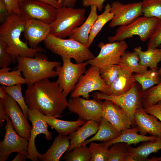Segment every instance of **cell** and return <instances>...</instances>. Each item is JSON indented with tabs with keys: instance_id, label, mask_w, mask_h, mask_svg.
Instances as JSON below:
<instances>
[{
	"instance_id": "cell-1",
	"label": "cell",
	"mask_w": 161,
	"mask_h": 161,
	"mask_svg": "<svg viewBox=\"0 0 161 161\" xmlns=\"http://www.w3.org/2000/svg\"><path fill=\"white\" fill-rule=\"evenodd\" d=\"M24 98L29 109L37 110L50 117H59L69 105L57 82L49 78L28 86Z\"/></svg>"
},
{
	"instance_id": "cell-2",
	"label": "cell",
	"mask_w": 161,
	"mask_h": 161,
	"mask_svg": "<svg viewBox=\"0 0 161 161\" xmlns=\"http://www.w3.org/2000/svg\"><path fill=\"white\" fill-rule=\"evenodd\" d=\"M25 19L21 15L11 13L0 26V40L4 44L7 51L12 56L13 63H17V57L34 58L39 52L45 51L40 47L32 48L20 38L24 32Z\"/></svg>"
},
{
	"instance_id": "cell-3",
	"label": "cell",
	"mask_w": 161,
	"mask_h": 161,
	"mask_svg": "<svg viewBox=\"0 0 161 161\" xmlns=\"http://www.w3.org/2000/svg\"><path fill=\"white\" fill-rule=\"evenodd\" d=\"M17 63V66L13 69L20 70L28 86L42 79L57 76L54 69L61 64L58 61H48L47 56L41 52H38L33 58L19 56Z\"/></svg>"
},
{
	"instance_id": "cell-4",
	"label": "cell",
	"mask_w": 161,
	"mask_h": 161,
	"mask_svg": "<svg viewBox=\"0 0 161 161\" xmlns=\"http://www.w3.org/2000/svg\"><path fill=\"white\" fill-rule=\"evenodd\" d=\"M46 48L61 58H73L76 63H82L95 57L89 47L78 41L56 37L51 33L44 41Z\"/></svg>"
},
{
	"instance_id": "cell-5",
	"label": "cell",
	"mask_w": 161,
	"mask_h": 161,
	"mask_svg": "<svg viewBox=\"0 0 161 161\" xmlns=\"http://www.w3.org/2000/svg\"><path fill=\"white\" fill-rule=\"evenodd\" d=\"M86 12L83 8L75 9L62 6L57 9L55 19L51 24V33L62 38L69 37L74 28L84 22Z\"/></svg>"
},
{
	"instance_id": "cell-6",
	"label": "cell",
	"mask_w": 161,
	"mask_h": 161,
	"mask_svg": "<svg viewBox=\"0 0 161 161\" xmlns=\"http://www.w3.org/2000/svg\"><path fill=\"white\" fill-rule=\"evenodd\" d=\"M160 20L156 17L140 16L128 24L120 26L114 35L109 36L108 40L109 42L123 41L137 35L141 41L145 42L151 37Z\"/></svg>"
},
{
	"instance_id": "cell-7",
	"label": "cell",
	"mask_w": 161,
	"mask_h": 161,
	"mask_svg": "<svg viewBox=\"0 0 161 161\" xmlns=\"http://www.w3.org/2000/svg\"><path fill=\"white\" fill-rule=\"evenodd\" d=\"M63 64L56 68L58 78L56 82L66 97L72 92L80 76L86 71L87 61L74 63L71 59L61 58Z\"/></svg>"
},
{
	"instance_id": "cell-8",
	"label": "cell",
	"mask_w": 161,
	"mask_h": 161,
	"mask_svg": "<svg viewBox=\"0 0 161 161\" xmlns=\"http://www.w3.org/2000/svg\"><path fill=\"white\" fill-rule=\"evenodd\" d=\"M100 52L93 59L87 61L89 64L99 69L114 65H120L122 56L128 46L125 40L105 44L100 42L98 45Z\"/></svg>"
},
{
	"instance_id": "cell-9",
	"label": "cell",
	"mask_w": 161,
	"mask_h": 161,
	"mask_svg": "<svg viewBox=\"0 0 161 161\" xmlns=\"http://www.w3.org/2000/svg\"><path fill=\"white\" fill-rule=\"evenodd\" d=\"M84 74L79 78L73 91L70 97H80L89 99V93L98 90L104 93L109 87L101 78L100 69L91 66L86 70Z\"/></svg>"
},
{
	"instance_id": "cell-10",
	"label": "cell",
	"mask_w": 161,
	"mask_h": 161,
	"mask_svg": "<svg viewBox=\"0 0 161 161\" xmlns=\"http://www.w3.org/2000/svg\"><path fill=\"white\" fill-rule=\"evenodd\" d=\"M142 90L140 91L136 83L129 91L119 95L112 96L97 92L92 95L93 98L98 100H110L119 106L129 115L132 127L135 126L134 117L136 110L143 107L141 100Z\"/></svg>"
},
{
	"instance_id": "cell-11",
	"label": "cell",
	"mask_w": 161,
	"mask_h": 161,
	"mask_svg": "<svg viewBox=\"0 0 161 161\" xmlns=\"http://www.w3.org/2000/svg\"><path fill=\"white\" fill-rule=\"evenodd\" d=\"M6 120V124L4 127L5 134L3 140L0 142V161L7 160L12 153L16 152L28 154L29 140L17 134L7 115Z\"/></svg>"
},
{
	"instance_id": "cell-12",
	"label": "cell",
	"mask_w": 161,
	"mask_h": 161,
	"mask_svg": "<svg viewBox=\"0 0 161 161\" xmlns=\"http://www.w3.org/2000/svg\"><path fill=\"white\" fill-rule=\"evenodd\" d=\"M68 102L67 108L70 112L76 113L78 118L84 121L93 120L99 122L102 118L103 102L101 100L77 97H70Z\"/></svg>"
},
{
	"instance_id": "cell-13",
	"label": "cell",
	"mask_w": 161,
	"mask_h": 161,
	"mask_svg": "<svg viewBox=\"0 0 161 161\" xmlns=\"http://www.w3.org/2000/svg\"><path fill=\"white\" fill-rule=\"evenodd\" d=\"M45 116V115L37 110L28 109V118L32 123V127L29 140L28 152L29 159L32 161H38V156L40 154L36 148L35 143L37 135L44 134L45 135L46 140H50L52 139V134L48 129V125Z\"/></svg>"
},
{
	"instance_id": "cell-14",
	"label": "cell",
	"mask_w": 161,
	"mask_h": 161,
	"mask_svg": "<svg viewBox=\"0 0 161 161\" xmlns=\"http://www.w3.org/2000/svg\"><path fill=\"white\" fill-rule=\"evenodd\" d=\"M19 5L21 15L24 19H35L49 24L55 19L57 8L47 3L24 0Z\"/></svg>"
},
{
	"instance_id": "cell-15",
	"label": "cell",
	"mask_w": 161,
	"mask_h": 161,
	"mask_svg": "<svg viewBox=\"0 0 161 161\" xmlns=\"http://www.w3.org/2000/svg\"><path fill=\"white\" fill-rule=\"evenodd\" d=\"M110 5V11L114 14L109 24L111 28L128 24L143 15L141 1L124 4L115 1Z\"/></svg>"
},
{
	"instance_id": "cell-16",
	"label": "cell",
	"mask_w": 161,
	"mask_h": 161,
	"mask_svg": "<svg viewBox=\"0 0 161 161\" xmlns=\"http://www.w3.org/2000/svg\"><path fill=\"white\" fill-rule=\"evenodd\" d=\"M4 109L10 117L13 128L20 136L29 140L32 128L29 123L20 106L9 95L3 100Z\"/></svg>"
},
{
	"instance_id": "cell-17",
	"label": "cell",
	"mask_w": 161,
	"mask_h": 161,
	"mask_svg": "<svg viewBox=\"0 0 161 161\" xmlns=\"http://www.w3.org/2000/svg\"><path fill=\"white\" fill-rule=\"evenodd\" d=\"M102 103V118L109 122L119 133L132 127L129 114L112 101L105 100Z\"/></svg>"
},
{
	"instance_id": "cell-18",
	"label": "cell",
	"mask_w": 161,
	"mask_h": 161,
	"mask_svg": "<svg viewBox=\"0 0 161 161\" xmlns=\"http://www.w3.org/2000/svg\"><path fill=\"white\" fill-rule=\"evenodd\" d=\"M51 25L33 18L25 19L24 38L30 47L34 48L45 41L51 34Z\"/></svg>"
},
{
	"instance_id": "cell-19",
	"label": "cell",
	"mask_w": 161,
	"mask_h": 161,
	"mask_svg": "<svg viewBox=\"0 0 161 161\" xmlns=\"http://www.w3.org/2000/svg\"><path fill=\"white\" fill-rule=\"evenodd\" d=\"M134 120L140 134L145 135L148 133L161 138V122L156 117L147 113L143 107L136 110Z\"/></svg>"
},
{
	"instance_id": "cell-20",
	"label": "cell",
	"mask_w": 161,
	"mask_h": 161,
	"mask_svg": "<svg viewBox=\"0 0 161 161\" xmlns=\"http://www.w3.org/2000/svg\"><path fill=\"white\" fill-rule=\"evenodd\" d=\"M120 65L121 68L120 73L104 94L109 95H120L129 91L136 83L133 72L125 65L121 64Z\"/></svg>"
},
{
	"instance_id": "cell-21",
	"label": "cell",
	"mask_w": 161,
	"mask_h": 161,
	"mask_svg": "<svg viewBox=\"0 0 161 161\" xmlns=\"http://www.w3.org/2000/svg\"><path fill=\"white\" fill-rule=\"evenodd\" d=\"M90 7L88 17L81 25L74 28L68 37L69 38L76 40L87 47L90 33L98 16L96 6L93 5Z\"/></svg>"
},
{
	"instance_id": "cell-22",
	"label": "cell",
	"mask_w": 161,
	"mask_h": 161,
	"mask_svg": "<svg viewBox=\"0 0 161 161\" xmlns=\"http://www.w3.org/2000/svg\"><path fill=\"white\" fill-rule=\"evenodd\" d=\"M99 124V122L95 121H86L82 127L69 135L70 143L67 152L81 145L87 138L95 134L98 130Z\"/></svg>"
},
{
	"instance_id": "cell-23",
	"label": "cell",
	"mask_w": 161,
	"mask_h": 161,
	"mask_svg": "<svg viewBox=\"0 0 161 161\" xmlns=\"http://www.w3.org/2000/svg\"><path fill=\"white\" fill-rule=\"evenodd\" d=\"M69 136L59 134L52 144L44 154H40L39 160L42 161H59L63 154L66 151L70 143Z\"/></svg>"
},
{
	"instance_id": "cell-24",
	"label": "cell",
	"mask_w": 161,
	"mask_h": 161,
	"mask_svg": "<svg viewBox=\"0 0 161 161\" xmlns=\"http://www.w3.org/2000/svg\"><path fill=\"white\" fill-rule=\"evenodd\" d=\"M139 129L138 126L127 129L122 131L120 135L115 139L107 142V144L110 146L117 142H123L131 145H136L141 142H145L157 139L160 137H157L146 136L139 134Z\"/></svg>"
},
{
	"instance_id": "cell-25",
	"label": "cell",
	"mask_w": 161,
	"mask_h": 161,
	"mask_svg": "<svg viewBox=\"0 0 161 161\" xmlns=\"http://www.w3.org/2000/svg\"><path fill=\"white\" fill-rule=\"evenodd\" d=\"M161 149V138L147 141L136 148L130 145L129 147V154L134 158L136 161H147V157L149 155Z\"/></svg>"
},
{
	"instance_id": "cell-26",
	"label": "cell",
	"mask_w": 161,
	"mask_h": 161,
	"mask_svg": "<svg viewBox=\"0 0 161 161\" xmlns=\"http://www.w3.org/2000/svg\"><path fill=\"white\" fill-rule=\"evenodd\" d=\"M45 117L48 125L54 128L59 134L66 136L69 135L76 131L85 123L84 120L79 118L75 121H68L45 115Z\"/></svg>"
},
{
	"instance_id": "cell-27",
	"label": "cell",
	"mask_w": 161,
	"mask_h": 161,
	"mask_svg": "<svg viewBox=\"0 0 161 161\" xmlns=\"http://www.w3.org/2000/svg\"><path fill=\"white\" fill-rule=\"evenodd\" d=\"M98 130L95 136L86 140L82 145H87L90 142L94 141L105 142L113 140L120 134L107 121L102 118L99 122Z\"/></svg>"
},
{
	"instance_id": "cell-28",
	"label": "cell",
	"mask_w": 161,
	"mask_h": 161,
	"mask_svg": "<svg viewBox=\"0 0 161 161\" xmlns=\"http://www.w3.org/2000/svg\"><path fill=\"white\" fill-rule=\"evenodd\" d=\"M140 58L139 64L150 69H158V64L161 61V48H156L148 49L145 51L142 50L140 46L134 49Z\"/></svg>"
},
{
	"instance_id": "cell-29",
	"label": "cell",
	"mask_w": 161,
	"mask_h": 161,
	"mask_svg": "<svg viewBox=\"0 0 161 161\" xmlns=\"http://www.w3.org/2000/svg\"><path fill=\"white\" fill-rule=\"evenodd\" d=\"M110 10V4L107 3L105 6L103 12L98 16L90 33L87 45L88 47L91 45L95 37L105 25L112 19L114 14L111 12Z\"/></svg>"
},
{
	"instance_id": "cell-30",
	"label": "cell",
	"mask_w": 161,
	"mask_h": 161,
	"mask_svg": "<svg viewBox=\"0 0 161 161\" xmlns=\"http://www.w3.org/2000/svg\"><path fill=\"white\" fill-rule=\"evenodd\" d=\"M11 68L5 67L0 70V83L3 86H11L17 84H26V81L19 69L10 72Z\"/></svg>"
},
{
	"instance_id": "cell-31",
	"label": "cell",
	"mask_w": 161,
	"mask_h": 161,
	"mask_svg": "<svg viewBox=\"0 0 161 161\" xmlns=\"http://www.w3.org/2000/svg\"><path fill=\"white\" fill-rule=\"evenodd\" d=\"M134 77L136 81L141 86L142 91H144L161 82L158 69H150L143 73H136Z\"/></svg>"
},
{
	"instance_id": "cell-32",
	"label": "cell",
	"mask_w": 161,
	"mask_h": 161,
	"mask_svg": "<svg viewBox=\"0 0 161 161\" xmlns=\"http://www.w3.org/2000/svg\"><path fill=\"white\" fill-rule=\"evenodd\" d=\"M139 61V57L135 51H126L121 57L120 64L128 67L133 72L143 73L148 70L147 68L140 65Z\"/></svg>"
},
{
	"instance_id": "cell-33",
	"label": "cell",
	"mask_w": 161,
	"mask_h": 161,
	"mask_svg": "<svg viewBox=\"0 0 161 161\" xmlns=\"http://www.w3.org/2000/svg\"><path fill=\"white\" fill-rule=\"evenodd\" d=\"M130 145L123 142H117L111 145L109 148L107 161H124L126 155L129 154Z\"/></svg>"
},
{
	"instance_id": "cell-34",
	"label": "cell",
	"mask_w": 161,
	"mask_h": 161,
	"mask_svg": "<svg viewBox=\"0 0 161 161\" xmlns=\"http://www.w3.org/2000/svg\"><path fill=\"white\" fill-rule=\"evenodd\" d=\"M141 93L142 106L143 108L155 104L161 100V82Z\"/></svg>"
},
{
	"instance_id": "cell-35",
	"label": "cell",
	"mask_w": 161,
	"mask_h": 161,
	"mask_svg": "<svg viewBox=\"0 0 161 161\" xmlns=\"http://www.w3.org/2000/svg\"><path fill=\"white\" fill-rule=\"evenodd\" d=\"M19 84L11 86H3L7 94L11 96L18 103L26 117L28 118V107L21 92V85Z\"/></svg>"
},
{
	"instance_id": "cell-36",
	"label": "cell",
	"mask_w": 161,
	"mask_h": 161,
	"mask_svg": "<svg viewBox=\"0 0 161 161\" xmlns=\"http://www.w3.org/2000/svg\"><path fill=\"white\" fill-rule=\"evenodd\" d=\"M89 143V148L91 156L90 161H107L109 145L106 142L97 143L93 141Z\"/></svg>"
},
{
	"instance_id": "cell-37",
	"label": "cell",
	"mask_w": 161,
	"mask_h": 161,
	"mask_svg": "<svg viewBox=\"0 0 161 161\" xmlns=\"http://www.w3.org/2000/svg\"><path fill=\"white\" fill-rule=\"evenodd\" d=\"M91 157L89 147L86 145H81L66 152L63 159L66 161H89Z\"/></svg>"
},
{
	"instance_id": "cell-38",
	"label": "cell",
	"mask_w": 161,
	"mask_h": 161,
	"mask_svg": "<svg viewBox=\"0 0 161 161\" xmlns=\"http://www.w3.org/2000/svg\"><path fill=\"white\" fill-rule=\"evenodd\" d=\"M141 1L144 16L161 19V0H142Z\"/></svg>"
},
{
	"instance_id": "cell-39",
	"label": "cell",
	"mask_w": 161,
	"mask_h": 161,
	"mask_svg": "<svg viewBox=\"0 0 161 161\" xmlns=\"http://www.w3.org/2000/svg\"><path fill=\"white\" fill-rule=\"evenodd\" d=\"M121 70L120 65L109 66L100 69L101 77L109 87L117 78Z\"/></svg>"
},
{
	"instance_id": "cell-40",
	"label": "cell",
	"mask_w": 161,
	"mask_h": 161,
	"mask_svg": "<svg viewBox=\"0 0 161 161\" xmlns=\"http://www.w3.org/2000/svg\"><path fill=\"white\" fill-rule=\"evenodd\" d=\"M161 45V19L147 44L148 49H154Z\"/></svg>"
},
{
	"instance_id": "cell-41",
	"label": "cell",
	"mask_w": 161,
	"mask_h": 161,
	"mask_svg": "<svg viewBox=\"0 0 161 161\" xmlns=\"http://www.w3.org/2000/svg\"><path fill=\"white\" fill-rule=\"evenodd\" d=\"M13 62V58L7 51L4 43L0 40V68L9 67L11 63Z\"/></svg>"
},
{
	"instance_id": "cell-42",
	"label": "cell",
	"mask_w": 161,
	"mask_h": 161,
	"mask_svg": "<svg viewBox=\"0 0 161 161\" xmlns=\"http://www.w3.org/2000/svg\"><path fill=\"white\" fill-rule=\"evenodd\" d=\"M143 108L147 113L154 115L161 122V100L156 104L146 106Z\"/></svg>"
},
{
	"instance_id": "cell-43",
	"label": "cell",
	"mask_w": 161,
	"mask_h": 161,
	"mask_svg": "<svg viewBox=\"0 0 161 161\" xmlns=\"http://www.w3.org/2000/svg\"><path fill=\"white\" fill-rule=\"evenodd\" d=\"M10 15L11 13L21 15L19 0H4Z\"/></svg>"
},
{
	"instance_id": "cell-44",
	"label": "cell",
	"mask_w": 161,
	"mask_h": 161,
	"mask_svg": "<svg viewBox=\"0 0 161 161\" xmlns=\"http://www.w3.org/2000/svg\"><path fill=\"white\" fill-rule=\"evenodd\" d=\"M106 0H82V5L85 7L95 5L97 10L101 12L104 7L103 4Z\"/></svg>"
},
{
	"instance_id": "cell-45",
	"label": "cell",
	"mask_w": 161,
	"mask_h": 161,
	"mask_svg": "<svg viewBox=\"0 0 161 161\" xmlns=\"http://www.w3.org/2000/svg\"><path fill=\"white\" fill-rule=\"evenodd\" d=\"M10 15L4 0H0V21L2 23Z\"/></svg>"
},
{
	"instance_id": "cell-46",
	"label": "cell",
	"mask_w": 161,
	"mask_h": 161,
	"mask_svg": "<svg viewBox=\"0 0 161 161\" xmlns=\"http://www.w3.org/2000/svg\"><path fill=\"white\" fill-rule=\"evenodd\" d=\"M7 114L4 107L3 100L0 99V126H3Z\"/></svg>"
},
{
	"instance_id": "cell-47",
	"label": "cell",
	"mask_w": 161,
	"mask_h": 161,
	"mask_svg": "<svg viewBox=\"0 0 161 161\" xmlns=\"http://www.w3.org/2000/svg\"><path fill=\"white\" fill-rule=\"evenodd\" d=\"M62 6L74 7L78 0H58Z\"/></svg>"
},
{
	"instance_id": "cell-48",
	"label": "cell",
	"mask_w": 161,
	"mask_h": 161,
	"mask_svg": "<svg viewBox=\"0 0 161 161\" xmlns=\"http://www.w3.org/2000/svg\"><path fill=\"white\" fill-rule=\"evenodd\" d=\"M27 158H29L28 154L18 153V154L12 160V161H25Z\"/></svg>"
},
{
	"instance_id": "cell-49",
	"label": "cell",
	"mask_w": 161,
	"mask_h": 161,
	"mask_svg": "<svg viewBox=\"0 0 161 161\" xmlns=\"http://www.w3.org/2000/svg\"><path fill=\"white\" fill-rule=\"evenodd\" d=\"M38 1L46 2L53 6L57 9L62 7V5L58 0H25Z\"/></svg>"
},
{
	"instance_id": "cell-50",
	"label": "cell",
	"mask_w": 161,
	"mask_h": 161,
	"mask_svg": "<svg viewBox=\"0 0 161 161\" xmlns=\"http://www.w3.org/2000/svg\"><path fill=\"white\" fill-rule=\"evenodd\" d=\"M0 98L4 100L7 98V93L2 86L0 87Z\"/></svg>"
},
{
	"instance_id": "cell-51",
	"label": "cell",
	"mask_w": 161,
	"mask_h": 161,
	"mask_svg": "<svg viewBox=\"0 0 161 161\" xmlns=\"http://www.w3.org/2000/svg\"><path fill=\"white\" fill-rule=\"evenodd\" d=\"M124 161H136L134 158L129 154L126 156Z\"/></svg>"
},
{
	"instance_id": "cell-52",
	"label": "cell",
	"mask_w": 161,
	"mask_h": 161,
	"mask_svg": "<svg viewBox=\"0 0 161 161\" xmlns=\"http://www.w3.org/2000/svg\"><path fill=\"white\" fill-rule=\"evenodd\" d=\"M147 161H161V157H153L150 159H148Z\"/></svg>"
},
{
	"instance_id": "cell-53",
	"label": "cell",
	"mask_w": 161,
	"mask_h": 161,
	"mask_svg": "<svg viewBox=\"0 0 161 161\" xmlns=\"http://www.w3.org/2000/svg\"><path fill=\"white\" fill-rule=\"evenodd\" d=\"M160 46V48H161V45ZM158 73L160 77L161 78V67L158 70Z\"/></svg>"
},
{
	"instance_id": "cell-54",
	"label": "cell",
	"mask_w": 161,
	"mask_h": 161,
	"mask_svg": "<svg viewBox=\"0 0 161 161\" xmlns=\"http://www.w3.org/2000/svg\"><path fill=\"white\" fill-rule=\"evenodd\" d=\"M24 0H19V4L21 2Z\"/></svg>"
}]
</instances>
